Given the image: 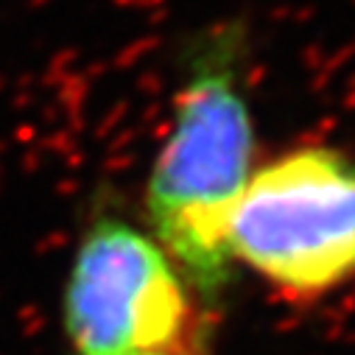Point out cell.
<instances>
[{"mask_svg": "<svg viewBox=\"0 0 355 355\" xmlns=\"http://www.w3.org/2000/svg\"><path fill=\"white\" fill-rule=\"evenodd\" d=\"M241 73L238 26L213 28L193 42L171 135L146 188L151 238L205 297L232 280L230 221L254 168V123Z\"/></svg>", "mask_w": 355, "mask_h": 355, "instance_id": "1", "label": "cell"}, {"mask_svg": "<svg viewBox=\"0 0 355 355\" xmlns=\"http://www.w3.org/2000/svg\"><path fill=\"white\" fill-rule=\"evenodd\" d=\"M232 260L288 300L355 280V157L300 143L252 168L230 221Z\"/></svg>", "mask_w": 355, "mask_h": 355, "instance_id": "2", "label": "cell"}, {"mask_svg": "<svg viewBox=\"0 0 355 355\" xmlns=\"http://www.w3.org/2000/svg\"><path fill=\"white\" fill-rule=\"evenodd\" d=\"M188 280L162 246L115 216L84 232L64 291L76 355L173 352L191 327Z\"/></svg>", "mask_w": 355, "mask_h": 355, "instance_id": "3", "label": "cell"}, {"mask_svg": "<svg viewBox=\"0 0 355 355\" xmlns=\"http://www.w3.org/2000/svg\"><path fill=\"white\" fill-rule=\"evenodd\" d=\"M143 355H173V352H143Z\"/></svg>", "mask_w": 355, "mask_h": 355, "instance_id": "4", "label": "cell"}]
</instances>
